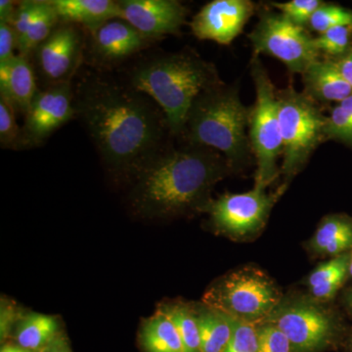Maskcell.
Returning a JSON list of instances; mask_svg holds the SVG:
<instances>
[{"label":"cell","instance_id":"cell-32","mask_svg":"<svg viewBox=\"0 0 352 352\" xmlns=\"http://www.w3.org/2000/svg\"><path fill=\"white\" fill-rule=\"evenodd\" d=\"M43 0H24L19 1L11 25H13L18 38V46L24 39L32 21L38 16L43 6Z\"/></svg>","mask_w":352,"mask_h":352},{"label":"cell","instance_id":"cell-25","mask_svg":"<svg viewBox=\"0 0 352 352\" xmlns=\"http://www.w3.org/2000/svg\"><path fill=\"white\" fill-rule=\"evenodd\" d=\"M59 24V18L50 0H43L41 11L32 21L24 39L18 46V53L31 59L34 51L52 34Z\"/></svg>","mask_w":352,"mask_h":352},{"label":"cell","instance_id":"cell-33","mask_svg":"<svg viewBox=\"0 0 352 352\" xmlns=\"http://www.w3.org/2000/svg\"><path fill=\"white\" fill-rule=\"evenodd\" d=\"M258 352H294L288 338L281 331L268 323L259 327Z\"/></svg>","mask_w":352,"mask_h":352},{"label":"cell","instance_id":"cell-5","mask_svg":"<svg viewBox=\"0 0 352 352\" xmlns=\"http://www.w3.org/2000/svg\"><path fill=\"white\" fill-rule=\"evenodd\" d=\"M277 103L283 142L281 173L289 179L302 170L317 146L326 138L327 117L314 100L293 87L277 90Z\"/></svg>","mask_w":352,"mask_h":352},{"label":"cell","instance_id":"cell-34","mask_svg":"<svg viewBox=\"0 0 352 352\" xmlns=\"http://www.w3.org/2000/svg\"><path fill=\"white\" fill-rule=\"evenodd\" d=\"M18 51V38L13 25L0 22V63L15 57Z\"/></svg>","mask_w":352,"mask_h":352},{"label":"cell","instance_id":"cell-27","mask_svg":"<svg viewBox=\"0 0 352 352\" xmlns=\"http://www.w3.org/2000/svg\"><path fill=\"white\" fill-rule=\"evenodd\" d=\"M230 320L232 336L224 352H258L259 327H256V323L233 317Z\"/></svg>","mask_w":352,"mask_h":352},{"label":"cell","instance_id":"cell-13","mask_svg":"<svg viewBox=\"0 0 352 352\" xmlns=\"http://www.w3.org/2000/svg\"><path fill=\"white\" fill-rule=\"evenodd\" d=\"M87 36L90 59L103 68L122 64L159 41L146 36L120 17L107 21L94 31L87 32Z\"/></svg>","mask_w":352,"mask_h":352},{"label":"cell","instance_id":"cell-3","mask_svg":"<svg viewBox=\"0 0 352 352\" xmlns=\"http://www.w3.org/2000/svg\"><path fill=\"white\" fill-rule=\"evenodd\" d=\"M127 83L151 97L168 119L173 138H182L190 109L200 95L223 85L214 64L192 50L160 53L139 61Z\"/></svg>","mask_w":352,"mask_h":352},{"label":"cell","instance_id":"cell-37","mask_svg":"<svg viewBox=\"0 0 352 352\" xmlns=\"http://www.w3.org/2000/svg\"><path fill=\"white\" fill-rule=\"evenodd\" d=\"M18 3L19 1H12V0H1L0 1V22L11 24Z\"/></svg>","mask_w":352,"mask_h":352},{"label":"cell","instance_id":"cell-35","mask_svg":"<svg viewBox=\"0 0 352 352\" xmlns=\"http://www.w3.org/2000/svg\"><path fill=\"white\" fill-rule=\"evenodd\" d=\"M23 315L9 302H1V338H6L13 325H17Z\"/></svg>","mask_w":352,"mask_h":352},{"label":"cell","instance_id":"cell-7","mask_svg":"<svg viewBox=\"0 0 352 352\" xmlns=\"http://www.w3.org/2000/svg\"><path fill=\"white\" fill-rule=\"evenodd\" d=\"M206 307L241 320L268 318L280 303V293L259 270L245 268L215 281L204 296Z\"/></svg>","mask_w":352,"mask_h":352},{"label":"cell","instance_id":"cell-19","mask_svg":"<svg viewBox=\"0 0 352 352\" xmlns=\"http://www.w3.org/2000/svg\"><path fill=\"white\" fill-rule=\"evenodd\" d=\"M61 333L57 317L29 312L16 325V344L29 351L43 352Z\"/></svg>","mask_w":352,"mask_h":352},{"label":"cell","instance_id":"cell-21","mask_svg":"<svg viewBox=\"0 0 352 352\" xmlns=\"http://www.w3.org/2000/svg\"><path fill=\"white\" fill-rule=\"evenodd\" d=\"M318 254L338 256L352 249V220L344 215H330L322 220L311 239Z\"/></svg>","mask_w":352,"mask_h":352},{"label":"cell","instance_id":"cell-9","mask_svg":"<svg viewBox=\"0 0 352 352\" xmlns=\"http://www.w3.org/2000/svg\"><path fill=\"white\" fill-rule=\"evenodd\" d=\"M87 32L78 25L60 22L31 57L43 87L69 83L83 60Z\"/></svg>","mask_w":352,"mask_h":352},{"label":"cell","instance_id":"cell-17","mask_svg":"<svg viewBox=\"0 0 352 352\" xmlns=\"http://www.w3.org/2000/svg\"><path fill=\"white\" fill-rule=\"evenodd\" d=\"M60 22L92 32L107 21L122 18L119 1L113 0H50Z\"/></svg>","mask_w":352,"mask_h":352},{"label":"cell","instance_id":"cell-23","mask_svg":"<svg viewBox=\"0 0 352 352\" xmlns=\"http://www.w3.org/2000/svg\"><path fill=\"white\" fill-rule=\"evenodd\" d=\"M197 317L200 329L201 352L226 351L232 336L230 317L206 305L197 311Z\"/></svg>","mask_w":352,"mask_h":352},{"label":"cell","instance_id":"cell-15","mask_svg":"<svg viewBox=\"0 0 352 352\" xmlns=\"http://www.w3.org/2000/svg\"><path fill=\"white\" fill-rule=\"evenodd\" d=\"M122 18L149 38L177 36L186 22V7L176 0H119Z\"/></svg>","mask_w":352,"mask_h":352},{"label":"cell","instance_id":"cell-4","mask_svg":"<svg viewBox=\"0 0 352 352\" xmlns=\"http://www.w3.org/2000/svg\"><path fill=\"white\" fill-rule=\"evenodd\" d=\"M251 108L241 101L239 90L221 85L200 95L190 109L182 135L186 144L210 148L237 168L251 160L249 127Z\"/></svg>","mask_w":352,"mask_h":352},{"label":"cell","instance_id":"cell-14","mask_svg":"<svg viewBox=\"0 0 352 352\" xmlns=\"http://www.w3.org/2000/svg\"><path fill=\"white\" fill-rule=\"evenodd\" d=\"M254 11L250 0H214L194 16L190 27L197 38L227 45L239 36Z\"/></svg>","mask_w":352,"mask_h":352},{"label":"cell","instance_id":"cell-28","mask_svg":"<svg viewBox=\"0 0 352 352\" xmlns=\"http://www.w3.org/2000/svg\"><path fill=\"white\" fill-rule=\"evenodd\" d=\"M16 110L6 97L0 96V145L4 149L22 150L21 126L16 120Z\"/></svg>","mask_w":352,"mask_h":352},{"label":"cell","instance_id":"cell-10","mask_svg":"<svg viewBox=\"0 0 352 352\" xmlns=\"http://www.w3.org/2000/svg\"><path fill=\"white\" fill-rule=\"evenodd\" d=\"M277 196L254 187L245 193L226 194L210 200L203 212L210 215V223L219 232L234 238L245 237L263 228Z\"/></svg>","mask_w":352,"mask_h":352},{"label":"cell","instance_id":"cell-26","mask_svg":"<svg viewBox=\"0 0 352 352\" xmlns=\"http://www.w3.org/2000/svg\"><path fill=\"white\" fill-rule=\"evenodd\" d=\"M325 136L352 144V94L338 103L327 117Z\"/></svg>","mask_w":352,"mask_h":352},{"label":"cell","instance_id":"cell-31","mask_svg":"<svg viewBox=\"0 0 352 352\" xmlns=\"http://www.w3.org/2000/svg\"><path fill=\"white\" fill-rule=\"evenodd\" d=\"M322 4L320 0H292L284 3H272V6L292 22L305 27Z\"/></svg>","mask_w":352,"mask_h":352},{"label":"cell","instance_id":"cell-41","mask_svg":"<svg viewBox=\"0 0 352 352\" xmlns=\"http://www.w3.org/2000/svg\"><path fill=\"white\" fill-rule=\"evenodd\" d=\"M349 305H351V307L352 308V291L351 292V293H349Z\"/></svg>","mask_w":352,"mask_h":352},{"label":"cell","instance_id":"cell-16","mask_svg":"<svg viewBox=\"0 0 352 352\" xmlns=\"http://www.w3.org/2000/svg\"><path fill=\"white\" fill-rule=\"evenodd\" d=\"M38 89L30 58L18 53L9 61L0 63V96L6 97L16 112L25 115Z\"/></svg>","mask_w":352,"mask_h":352},{"label":"cell","instance_id":"cell-38","mask_svg":"<svg viewBox=\"0 0 352 352\" xmlns=\"http://www.w3.org/2000/svg\"><path fill=\"white\" fill-rule=\"evenodd\" d=\"M43 352H72L66 335L63 332L60 333Z\"/></svg>","mask_w":352,"mask_h":352},{"label":"cell","instance_id":"cell-11","mask_svg":"<svg viewBox=\"0 0 352 352\" xmlns=\"http://www.w3.org/2000/svg\"><path fill=\"white\" fill-rule=\"evenodd\" d=\"M21 126V148L38 147L69 120L76 118L72 82L39 88Z\"/></svg>","mask_w":352,"mask_h":352},{"label":"cell","instance_id":"cell-22","mask_svg":"<svg viewBox=\"0 0 352 352\" xmlns=\"http://www.w3.org/2000/svg\"><path fill=\"white\" fill-rule=\"evenodd\" d=\"M351 254H342L320 264L308 278L312 296L318 300H328L339 291L349 275Z\"/></svg>","mask_w":352,"mask_h":352},{"label":"cell","instance_id":"cell-20","mask_svg":"<svg viewBox=\"0 0 352 352\" xmlns=\"http://www.w3.org/2000/svg\"><path fill=\"white\" fill-rule=\"evenodd\" d=\"M139 342L144 352H184L175 324L160 309L143 321Z\"/></svg>","mask_w":352,"mask_h":352},{"label":"cell","instance_id":"cell-2","mask_svg":"<svg viewBox=\"0 0 352 352\" xmlns=\"http://www.w3.org/2000/svg\"><path fill=\"white\" fill-rule=\"evenodd\" d=\"M233 168L210 148L170 145L129 182L127 204L139 219L168 220L203 212L212 188Z\"/></svg>","mask_w":352,"mask_h":352},{"label":"cell","instance_id":"cell-1","mask_svg":"<svg viewBox=\"0 0 352 352\" xmlns=\"http://www.w3.org/2000/svg\"><path fill=\"white\" fill-rule=\"evenodd\" d=\"M75 106L76 118L115 180L129 183L171 145L173 135L163 110L126 82L88 74L76 85Z\"/></svg>","mask_w":352,"mask_h":352},{"label":"cell","instance_id":"cell-12","mask_svg":"<svg viewBox=\"0 0 352 352\" xmlns=\"http://www.w3.org/2000/svg\"><path fill=\"white\" fill-rule=\"evenodd\" d=\"M268 318L288 338L294 352L318 351L330 342L335 332L332 316L314 303L278 305Z\"/></svg>","mask_w":352,"mask_h":352},{"label":"cell","instance_id":"cell-18","mask_svg":"<svg viewBox=\"0 0 352 352\" xmlns=\"http://www.w3.org/2000/svg\"><path fill=\"white\" fill-rule=\"evenodd\" d=\"M305 94L314 101H344L352 94V88L340 73L335 61L315 62L302 75Z\"/></svg>","mask_w":352,"mask_h":352},{"label":"cell","instance_id":"cell-29","mask_svg":"<svg viewBox=\"0 0 352 352\" xmlns=\"http://www.w3.org/2000/svg\"><path fill=\"white\" fill-rule=\"evenodd\" d=\"M314 31L323 34V32L342 27V25H352V11L337 6L322 4L308 23Z\"/></svg>","mask_w":352,"mask_h":352},{"label":"cell","instance_id":"cell-39","mask_svg":"<svg viewBox=\"0 0 352 352\" xmlns=\"http://www.w3.org/2000/svg\"><path fill=\"white\" fill-rule=\"evenodd\" d=\"M0 352H34L29 351V349H23L18 344H6L1 347Z\"/></svg>","mask_w":352,"mask_h":352},{"label":"cell","instance_id":"cell-8","mask_svg":"<svg viewBox=\"0 0 352 352\" xmlns=\"http://www.w3.org/2000/svg\"><path fill=\"white\" fill-rule=\"evenodd\" d=\"M254 54L270 55L283 62L289 72L303 74L319 60L314 38L305 27L295 24L282 13L263 11L249 34Z\"/></svg>","mask_w":352,"mask_h":352},{"label":"cell","instance_id":"cell-40","mask_svg":"<svg viewBox=\"0 0 352 352\" xmlns=\"http://www.w3.org/2000/svg\"><path fill=\"white\" fill-rule=\"evenodd\" d=\"M349 275H351L352 277V252L351 254V258H349Z\"/></svg>","mask_w":352,"mask_h":352},{"label":"cell","instance_id":"cell-24","mask_svg":"<svg viewBox=\"0 0 352 352\" xmlns=\"http://www.w3.org/2000/svg\"><path fill=\"white\" fill-rule=\"evenodd\" d=\"M157 309L175 324L182 338L184 352H201L200 329L196 309L184 302H163Z\"/></svg>","mask_w":352,"mask_h":352},{"label":"cell","instance_id":"cell-6","mask_svg":"<svg viewBox=\"0 0 352 352\" xmlns=\"http://www.w3.org/2000/svg\"><path fill=\"white\" fill-rule=\"evenodd\" d=\"M251 74L256 87V102L251 108L249 138L256 160V188L265 189L277 175L278 157L283 155V142L278 117L277 90L258 55L254 54Z\"/></svg>","mask_w":352,"mask_h":352},{"label":"cell","instance_id":"cell-30","mask_svg":"<svg viewBox=\"0 0 352 352\" xmlns=\"http://www.w3.org/2000/svg\"><path fill=\"white\" fill-rule=\"evenodd\" d=\"M352 25L333 28L314 38V44L319 52L333 57H342L349 50Z\"/></svg>","mask_w":352,"mask_h":352},{"label":"cell","instance_id":"cell-36","mask_svg":"<svg viewBox=\"0 0 352 352\" xmlns=\"http://www.w3.org/2000/svg\"><path fill=\"white\" fill-rule=\"evenodd\" d=\"M335 62L338 68L340 69V73L352 88V48Z\"/></svg>","mask_w":352,"mask_h":352}]
</instances>
